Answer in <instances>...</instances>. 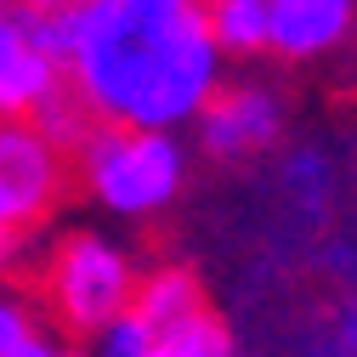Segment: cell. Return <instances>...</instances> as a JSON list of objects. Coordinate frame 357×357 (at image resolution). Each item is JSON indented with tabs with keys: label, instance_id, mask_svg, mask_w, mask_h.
Listing matches in <instances>:
<instances>
[{
	"label": "cell",
	"instance_id": "5bb4252c",
	"mask_svg": "<svg viewBox=\"0 0 357 357\" xmlns=\"http://www.w3.org/2000/svg\"><path fill=\"white\" fill-rule=\"evenodd\" d=\"M324 351H329V357H357V295L335 312V324H329V335H324Z\"/></svg>",
	"mask_w": 357,
	"mask_h": 357
},
{
	"label": "cell",
	"instance_id": "6da1fadb",
	"mask_svg": "<svg viewBox=\"0 0 357 357\" xmlns=\"http://www.w3.org/2000/svg\"><path fill=\"white\" fill-rule=\"evenodd\" d=\"M68 91L102 125L182 130L221 85L204 0H79L46 12Z\"/></svg>",
	"mask_w": 357,
	"mask_h": 357
},
{
	"label": "cell",
	"instance_id": "e0dca14e",
	"mask_svg": "<svg viewBox=\"0 0 357 357\" xmlns=\"http://www.w3.org/2000/svg\"><path fill=\"white\" fill-rule=\"evenodd\" d=\"M250 6H266V0H250Z\"/></svg>",
	"mask_w": 357,
	"mask_h": 357
},
{
	"label": "cell",
	"instance_id": "9c48e42d",
	"mask_svg": "<svg viewBox=\"0 0 357 357\" xmlns=\"http://www.w3.org/2000/svg\"><path fill=\"white\" fill-rule=\"evenodd\" d=\"M284 199H289V210L295 215H306V221H324L329 210H335V159L324 153V148H295L289 159H284Z\"/></svg>",
	"mask_w": 357,
	"mask_h": 357
},
{
	"label": "cell",
	"instance_id": "7a4b0ae2",
	"mask_svg": "<svg viewBox=\"0 0 357 357\" xmlns=\"http://www.w3.org/2000/svg\"><path fill=\"white\" fill-rule=\"evenodd\" d=\"M79 153V182L108 215L148 221L165 215L188 188V148L176 130H142V125H102L91 119Z\"/></svg>",
	"mask_w": 357,
	"mask_h": 357
},
{
	"label": "cell",
	"instance_id": "30bf717a",
	"mask_svg": "<svg viewBox=\"0 0 357 357\" xmlns=\"http://www.w3.org/2000/svg\"><path fill=\"white\" fill-rule=\"evenodd\" d=\"M210 40L221 57H261L266 52V6L250 0H204Z\"/></svg>",
	"mask_w": 357,
	"mask_h": 357
},
{
	"label": "cell",
	"instance_id": "277c9868",
	"mask_svg": "<svg viewBox=\"0 0 357 357\" xmlns=\"http://www.w3.org/2000/svg\"><path fill=\"white\" fill-rule=\"evenodd\" d=\"M68 188L63 148L29 119H0V266L17 261L23 244L52 221Z\"/></svg>",
	"mask_w": 357,
	"mask_h": 357
},
{
	"label": "cell",
	"instance_id": "52a82bcc",
	"mask_svg": "<svg viewBox=\"0 0 357 357\" xmlns=\"http://www.w3.org/2000/svg\"><path fill=\"white\" fill-rule=\"evenodd\" d=\"M357 34V0H266V52L318 63Z\"/></svg>",
	"mask_w": 357,
	"mask_h": 357
},
{
	"label": "cell",
	"instance_id": "8fae6325",
	"mask_svg": "<svg viewBox=\"0 0 357 357\" xmlns=\"http://www.w3.org/2000/svg\"><path fill=\"white\" fill-rule=\"evenodd\" d=\"M148 357H233V335L215 312H193V318L159 329Z\"/></svg>",
	"mask_w": 357,
	"mask_h": 357
},
{
	"label": "cell",
	"instance_id": "5b68a950",
	"mask_svg": "<svg viewBox=\"0 0 357 357\" xmlns=\"http://www.w3.org/2000/svg\"><path fill=\"white\" fill-rule=\"evenodd\" d=\"M193 125H199V142H204L210 159L244 165V159H255L266 148H278L284 125H289V108L261 79H221Z\"/></svg>",
	"mask_w": 357,
	"mask_h": 357
},
{
	"label": "cell",
	"instance_id": "ba28073f",
	"mask_svg": "<svg viewBox=\"0 0 357 357\" xmlns=\"http://www.w3.org/2000/svg\"><path fill=\"white\" fill-rule=\"evenodd\" d=\"M130 312H137L142 324H153V335H159V329H170V324L193 318V312H204V289H199V278L188 273V266H159V273L137 278Z\"/></svg>",
	"mask_w": 357,
	"mask_h": 357
},
{
	"label": "cell",
	"instance_id": "7c38bea8",
	"mask_svg": "<svg viewBox=\"0 0 357 357\" xmlns=\"http://www.w3.org/2000/svg\"><path fill=\"white\" fill-rule=\"evenodd\" d=\"M0 357H74L57 335H46L34 324V312L23 301L0 295Z\"/></svg>",
	"mask_w": 357,
	"mask_h": 357
},
{
	"label": "cell",
	"instance_id": "2e32d148",
	"mask_svg": "<svg viewBox=\"0 0 357 357\" xmlns=\"http://www.w3.org/2000/svg\"><path fill=\"white\" fill-rule=\"evenodd\" d=\"M17 6H23V0H0V17H12Z\"/></svg>",
	"mask_w": 357,
	"mask_h": 357
},
{
	"label": "cell",
	"instance_id": "8992f818",
	"mask_svg": "<svg viewBox=\"0 0 357 357\" xmlns=\"http://www.w3.org/2000/svg\"><path fill=\"white\" fill-rule=\"evenodd\" d=\"M63 91L68 74L52 52L46 12L17 6L12 17H0V119H40V108H52Z\"/></svg>",
	"mask_w": 357,
	"mask_h": 357
},
{
	"label": "cell",
	"instance_id": "3957f363",
	"mask_svg": "<svg viewBox=\"0 0 357 357\" xmlns=\"http://www.w3.org/2000/svg\"><path fill=\"white\" fill-rule=\"evenodd\" d=\"M46 295L68 335H97L137 295V261H130L125 244H114L102 233H68L52 250Z\"/></svg>",
	"mask_w": 357,
	"mask_h": 357
},
{
	"label": "cell",
	"instance_id": "9a60e30c",
	"mask_svg": "<svg viewBox=\"0 0 357 357\" xmlns=\"http://www.w3.org/2000/svg\"><path fill=\"white\" fill-rule=\"evenodd\" d=\"M23 6H34V12H63V6H79V0H23Z\"/></svg>",
	"mask_w": 357,
	"mask_h": 357
},
{
	"label": "cell",
	"instance_id": "4fadbf2b",
	"mask_svg": "<svg viewBox=\"0 0 357 357\" xmlns=\"http://www.w3.org/2000/svg\"><path fill=\"white\" fill-rule=\"evenodd\" d=\"M91 340H97V357H148L159 335H153V324H142L137 312L125 306L119 318H114V324H102Z\"/></svg>",
	"mask_w": 357,
	"mask_h": 357
}]
</instances>
